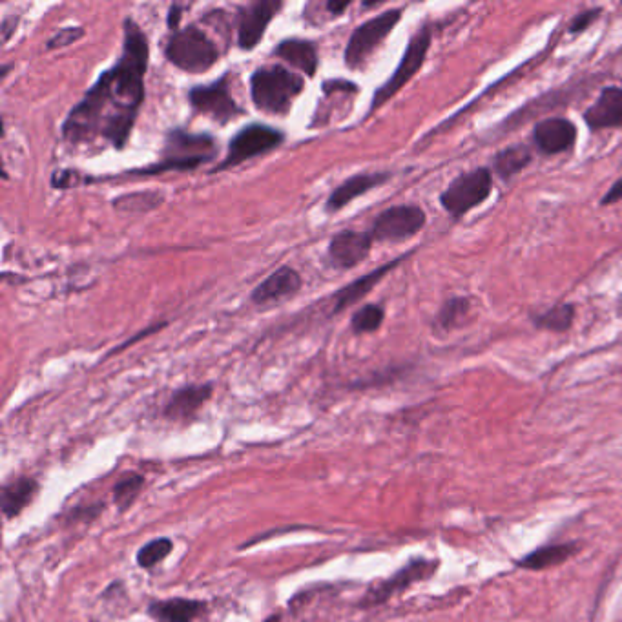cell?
Segmentation results:
<instances>
[{"label": "cell", "instance_id": "obj_1", "mask_svg": "<svg viewBox=\"0 0 622 622\" xmlns=\"http://www.w3.org/2000/svg\"><path fill=\"white\" fill-rule=\"evenodd\" d=\"M150 44L141 26L128 17L123 24L119 61L104 70L83 99L66 115L61 132L73 146L104 141L123 150L145 101Z\"/></svg>", "mask_w": 622, "mask_h": 622}, {"label": "cell", "instance_id": "obj_2", "mask_svg": "<svg viewBox=\"0 0 622 622\" xmlns=\"http://www.w3.org/2000/svg\"><path fill=\"white\" fill-rule=\"evenodd\" d=\"M216 139L208 134H192L187 130H170L165 137L163 152L156 163L128 170L125 177H154L168 172H192L208 161L216 159Z\"/></svg>", "mask_w": 622, "mask_h": 622}, {"label": "cell", "instance_id": "obj_3", "mask_svg": "<svg viewBox=\"0 0 622 622\" xmlns=\"http://www.w3.org/2000/svg\"><path fill=\"white\" fill-rule=\"evenodd\" d=\"M303 90L305 79L300 73L280 64L261 66L250 77V99L263 114L289 115L292 104Z\"/></svg>", "mask_w": 622, "mask_h": 622}, {"label": "cell", "instance_id": "obj_4", "mask_svg": "<svg viewBox=\"0 0 622 622\" xmlns=\"http://www.w3.org/2000/svg\"><path fill=\"white\" fill-rule=\"evenodd\" d=\"M165 55L168 63L181 72L199 75L214 68L219 61V48L207 33L197 26H187L170 35L166 41Z\"/></svg>", "mask_w": 622, "mask_h": 622}, {"label": "cell", "instance_id": "obj_5", "mask_svg": "<svg viewBox=\"0 0 622 622\" xmlns=\"http://www.w3.org/2000/svg\"><path fill=\"white\" fill-rule=\"evenodd\" d=\"M283 143H285V134L281 132L280 128L261 125V123H250V125L243 126L238 134L230 139L227 156L212 170V174L229 170V168H236V166L243 165L254 157L269 154L272 150L280 148Z\"/></svg>", "mask_w": 622, "mask_h": 622}, {"label": "cell", "instance_id": "obj_6", "mask_svg": "<svg viewBox=\"0 0 622 622\" xmlns=\"http://www.w3.org/2000/svg\"><path fill=\"white\" fill-rule=\"evenodd\" d=\"M402 19V10H387L373 19L363 22L354 30L345 48V64L351 70L362 68L385 39L391 35L394 26Z\"/></svg>", "mask_w": 622, "mask_h": 622}, {"label": "cell", "instance_id": "obj_7", "mask_svg": "<svg viewBox=\"0 0 622 622\" xmlns=\"http://www.w3.org/2000/svg\"><path fill=\"white\" fill-rule=\"evenodd\" d=\"M429 48H431V30L424 26V28H420V32L411 37V41L405 48L404 57L398 64V68L394 70L393 75L374 92L369 112L382 108L389 99H393L394 95L398 94L405 84L415 77L426 61Z\"/></svg>", "mask_w": 622, "mask_h": 622}, {"label": "cell", "instance_id": "obj_8", "mask_svg": "<svg viewBox=\"0 0 622 622\" xmlns=\"http://www.w3.org/2000/svg\"><path fill=\"white\" fill-rule=\"evenodd\" d=\"M493 188V176L488 168H477L458 176L440 196L442 207L453 218H462L469 210L482 205Z\"/></svg>", "mask_w": 622, "mask_h": 622}, {"label": "cell", "instance_id": "obj_9", "mask_svg": "<svg viewBox=\"0 0 622 622\" xmlns=\"http://www.w3.org/2000/svg\"><path fill=\"white\" fill-rule=\"evenodd\" d=\"M188 103L197 114L207 115L219 125H227L243 114L230 92L229 75L210 84H197L188 92Z\"/></svg>", "mask_w": 622, "mask_h": 622}, {"label": "cell", "instance_id": "obj_10", "mask_svg": "<svg viewBox=\"0 0 622 622\" xmlns=\"http://www.w3.org/2000/svg\"><path fill=\"white\" fill-rule=\"evenodd\" d=\"M426 227V212L416 205L387 208L374 219L371 236L380 243H402Z\"/></svg>", "mask_w": 622, "mask_h": 622}, {"label": "cell", "instance_id": "obj_11", "mask_svg": "<svg viewBox=\"0 0 622 622\" xmlns=\"http://www.w3.org/2000/svg\"><path fill=\"white\" fill-rule=\"evenodd\" d=\"M283 2L280 0H258L241 8L238 17V48L250 52L258 48L270 22L280 13Z\"/></svg>", "mask_w": 622, "mask_h": 622}, {"label": "cell", "instance_id": "obj_12", "mask_svg": "<svg viewBox=\"0 0 622 622\" xmlns=\"http://www.w3.org/2000/svg\"><path fill=\"white\" fill-rule=\"evenodd\" d=\"M373 243L371 232L342 230L329 241L327 258L331 261L332 267L336 269H354L369 258Z\"/></svg>", "mask_w": 622, "mask_h": 622}, {"label": "cell", "instance_id": "obj_13", "mask_svg": "<svg viewBox=\"0 0 622 622\" xmlns=\"http://www.w3.org/2000/svg\"><path fill=\"white\" fill-rule=\"evenodd\" d=\"M303 287L301 274L291 265H283L278 270H274L267 280L261 281L260 285L250 294V301L256 307H270L281 301L289 300L296 296Z\"/></svg>", "mask_w": 622, "mask_h": 622}, {"label": "cell", "instance_id": "obj_14", "mask_svg": "<svg viewBox=\"0 0 622 622\" xmlns=\"http://www.w3.org/2000/svg\"><path fill=\"white\" fill-rule=\"evenodd\" d=\"M389 179H391L389 172H362V174L349 177L343 181L342 185L332 190L331 196L327 197L325 210L329 214L340 212L343 208L349 207L354 199L371 192L374 188L382 187Z\"/></svg>", "mask_w": 622, "mask_h": 622}, {"label": "cell", "instance_id": "obj_15", "mask_svg": "<svg viewBox=\"0 0 622 622\" xmlns=\"http://www.w3.org/2000/svg\"><path fill=\"white\" fill-rule=\"evenodd\" d=\"M533 137H535V145L542 154L555 156V154L570 150L577 139V128L568 119L551 117V119L540 121L539 125L535 126Z\"/></svg>", "mask_w": 622, "mask_h": 622}, {"label": "cell", "instance_id": "obj_16", "mask_svg": "<svg viewBox=\"0 0 622 622\" xmlns=\"http://www.w3.org/2000/svg\"><path fill=\"white\" fill-rule=\"evenodd\" d=\"M405 258H407V256L389 261V263H385L382 267L371 270V272H367L362 278L351 281L349 285L342 287L340 291L332 296V298H334L332 314H340V312L345 311V309L353 307L354 303L363 300V298H365L369 292L373 291L374 287H376L380 281L384 280L385 276H387L391 270L396 269Z\"/></svg>", "mask_w": 622, "mask_h": 622}, {"label": "cell", "instance_id": "obj_17", "mask_svg": "<svg viewBox=\"0 0 622 622\" xmlns=\"http://www.w3.org/2000/svg\"><path fill=\"white\" fill-rule=\"evenodd\" d=\"M435 562H429V560H413L411 564H407L404 570L398 571L396 575H393L389 581L378 584L376 588L369 591V595L365 597L363 604H378V602H384L393 597L394 593L405 590L407 586H411L413 582L422 581L426 579L427 575H431L435 570Z\"/></svg>", "mask_w": 622, "mask_h": 622}, {"label": "cell", "instance_id": "obj_18", "mask_svg": "<svg viewBox=\"0 0 622 622\" xmlns=\"http://www.w3.org/2000/svg\"><path fill=\"white\" fill-rule=\"evenodd\" d=\"M584 121L591 130L621 128L622 126V88H604L599 99L584 112Z\"/></svg>", "mask_w": 622, "mask_h": 622}, {"label": "cell", "instance_id": "obj_19", "mask_svg": "<svg viewBox=\"0 0 622 622\" xmlns=\"http://www.w3.org/2000/svg\"><path fill=\"white\" fill-rule=\"evenodd\" d=\"M210 396H212L210 384L185 385L170 396L165 407V416L168 420H188L190 416L196 415Z\"/></svg>", "mask_w": 622, "mask_h": 622}, {"label": "cell", "instance_id": "obj_20", "mask_svg": "<svg viewBox=\"0 0 622 622\" xmlns=\"http://www.w3.org/2000/svg\"><path fill=\"white\" fill-rule=\"evenodd\" d=\"M276 55L283 59L285 63L291 64L292 68L305 73L307 77H314L318 72V50L314 42L303 41V39H285L278 44Z\"/></svg>", "mask_w": 622, "mask_h": 622}, {"label": "cell", "instance_id": "obj_21", "mask_svg": "<svg viewBox=\"0 0 622 622\" xmlns=\"http://www.w3.org/2000/svg\"><path fill=\"white\" fill-rule=\"evenodd\" d=\"M205 610V604L190 599H170L150 604L148 613L157 622H192Z\"/></svg>", "mask_w": 622, "mask_h": 622}, {"label": "cell", "instance_id": "obj_22", "mask_svg": "<svg viewBox=\"0 0 622 622\" xmlns=\"http://www.w3.org/2000/svg\"><path fill=\"white\" fill-rule=\"evenodd\" d=\"M39 491L33 478H17L2 489V511L6 519H13L32 502Z\"/></svg>", "mask_w": 622, "mask_h": 622}, {"label": "cell", "instance_id": "obj_23", "mask_svg": "<svg viewBox=\"0 0 622 622\" xmlns=\"http://www.w3.org/2000/svg\"><path fill=\"white\" fill-rule=\"evenodd\" d=\"M163 203H165V194L159 192V190L128 192V194H123V196L115 197L114 201H112V205H114L117 212L132 214V216L148 214V212L161 207Z\"/></svg>", "mask_w": 622, "mask_h": 622}, {"label": "cell", "instance_id": "obj_24", "mask_svg": "<svg viewBox=\"0 0 622 622\" xmlns=\"http://www.w3.org/2000/svg\"><path fill=\"white\" fill-rule=\"evenodd\" d=\"M577 551L575 544H557V546H546L540 550L529 553L528 557L520 559L517 564L526 570H544L551 568L555 564H560L564 560L570 559L571 555Z\"/></svg>", "mask_w": 622, "mask_h": 622}, {"label": "cell", "instance_id": "obj_25", "mask_svg": "<svg viewBox=\"0 0 622 622\" xmlns=\"http://www.w3.org/2000/svg\"><path fill=\"white\" fill-rule=\"evenodd\" d=\"M531 163V152L526 146H511L502 150L497 157H495V170L498 172V176L502 179H511L513 176H517L519 172H522L526 166Z\"/></svg>", "mask_w": 622, "mask_h": 622}, {"label": "cell", "instance_id": "obj_26", "mask_svg": "<svg viewBox=\"0 0 622 622\" xmlns=\"http://www.w3.org/2000/svg\"><path fill=\"white\" fill-rule=\"evenodd\" d=\"M575 318V307L570 303L555 305L550 311L542 312L539 316H533V322L544 331L564 332L568 331Z\"/></svg>", "mask_w": 622, "mask_h": 622}, {"label": "cell", "instance_id": "obj_27", "mask_svg": "<svg viewBox=\"0 0 622 622\" xmlns=\"http://www.w3.org/2000/svg\"><path fill=\"white\" fill-rule=\"evenodd\" d=\"M384 318V307L369 303V305L360 307L358 311L354 312L353 318H351V329H353L354 334H371V332H376L382 327Z\"/></svg>", "mask_w": 622, "mask_h": 622}, {"label": "cell", "instance_id": "obj_28", "mask_svg": "<svg viewBox=\"0 0 622 622\" xmlns=\"http://www.w3.org/2000/svg\"><path fill=\"white\" fill-rule=\"evenodd\" d=\"M172 551V540L157 539L148 542L137 553V562L141 568H154L161 560L166 559Z\"/></svg>", "mask_w": 622, "mask_h": 622}, {"label": "cell", "instance_id": "obj_29", "mask_svg": "<svg viewBox=\"0 0 622 622\" xmlns=\"http://www.w3.org/2000/svg\"><path fill=\"white\" fill-rule=\"evenodd\" d=\"M467 311H469V301L464 300V298H453L442 307L436 322L444 331H451L453 327H457L458 323L466 318Z\"/></svg>", "mask_w": 622, "mask_h": 622}, {"label": "cell", "instance_id": "obj_30", "mask_svg": "<svg viewBox=\"0 0 622 622\" xmlns=\"http://www.w3.org/2000/svg\"><path fill=\"white\" fill-rule=\"evenodd\" d=\"M145 484V478L139 477V475H130V477L123 478L117 486H115L114 497L115 502L125 509L134 502L137 495L141 493V488Z\"/></svg>", "mask_w": 622, "mask_h": 622}, {"label": "cell", "instance_id": "obj_31", "mask_svg": "<svg viewBox=\"0 0 622 622\" xmlns=\"http://www.w3.org/2000/svg\"><path fill=\"white\" fill-rule=\"evenodd\" d=\"M86 183H94V177H84V174L77 170H61L55 172L52 177V187L59 190H68V188L79 187Z\"/></svg>", "mask_w": 622, "mask_h": 622}, {"label": "cell", "instance_id": "obj_32", "mask_svg": "<svg viewBox=\"0 0 622 622\" xmlns=\"http://www.w3.org/2000/svg\"><path fill=\"white\" fill-rule=\"evenodd\" d=\"M84 30L75 26V28H63L59 32L55 33L53 37H50V41L46 42V50H57V48H64V46H70L73 42L83 39Z\"/></svg>", "mask_w": 622, "mask_h": 622}, {"label": "cell", "instance_id": "obj_33", "mask_svg": "<svg viewBox=\"0 0 622 622\" xmlns=\"http://www.w3.org/2000/svg\"><path fill=\"white\" fill-rule=\"evenodd\" d=\"M597 15H599V10L595 11H586V13H582V15H577V19L573 21V24L570 26L571 33H581L590 26L591 22L597 19Z\"/></svg>", "mask_w": 622, "mask_h": 622}, {"label": "cell", "instance_id": "obj_34", "mask_svg": "<svg viewBox=\"0 0 622 622\" xmlns=\"http://www.w3.org/2000/svg\"><path fill=\"white\" fill-rule=\"evenodd\" d=\"M183 10H185V6H181V4H172V6H170V11H168V26H170L172 33L181 30L179 26H181V13H183Z\"/></svg>", "mask_w": 622, "mask_h": 622}, {"label": "cell", "instance_id": "obj_35", "mask_svg": "<svg viewBox=\"0 0 622 622\" xmlns=\"http://www.w3.org/2000/svg\"><path fill=\"white\" fill-rule=\"evenodd\" d=\"M617 201H622V177L608 190V194L602 197L601 205H613Z\"/></svg>", "mask_w": 622, "mask_h": 622}, {"label": "cell", "instance_id": "obj_36", "mask_svg": "<svg viewBox=\"0 0 622 622\" xmlns=\"http://www.w3.org/2000/svg\"><path fill=\"white\" fill-rule=\"evenodd\" d=\"M325 8L331 11V15L338 17V15H342L343 11L349 8V2H327Z\"/></svg>", "mask_w": 622, "mask_h": 622}, {"label": "cell", "instance_id": "obj_37", "mask_svg": "<svg viewBox=\"0 0 622 622\" xmlns=\"http://www.w3.org/2000/svg\"><path fill=\"white\" fill-rule=\"evenodd\" d=\"M265 622H281V617L280 615H274V617H270V619H267Z\"/></svg>", "mask_w": 622, "mask_h": 622}, {"label": "cell", "instance_id": "obj_38", "mask_svg": "<svg viewBox=\"0 0 622 622\" xmlns=\"http://www.w3.org/2000/svg\"><path fill=\"white\" fill-rule=\"evenodd\" d=\"M8 72H10V66H4V68H2V77H6Z\"/></svg>", "mask_w": 622, "mask_h": 622}]
</instances>
